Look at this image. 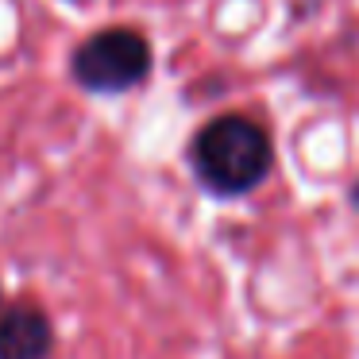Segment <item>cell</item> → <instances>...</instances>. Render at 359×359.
Instances as JSON below:
<instances>
[{
	"mask_svg": "<svg viewBox=\"0 0 359 359\" xmlns=\"http://www.w3.org/2000/svg\"><path fill=\"white\" fill-rule=\"evenodd\" d=\"M189 166L197 182L217 197H243L271 174L274 147L271 135L248 116H217L194 135Z\"/></svg>",
	"mask_w": 359,
	"mask_h": 359,
	"instance_id": "1",
	"label": "cell"
},
{
	"mask_svg": "<svg viewBox=\"0 0 359 359\" xmlns=\"http://www.w3.org/2000/svg\"><path fill=\"white\" fill-rule=\"evenodd\" d=\"M74 81L86 93H128L151 74V43L135 27H101L70 58Z\"/></svg>",
	"mask_w": 359,
	"mask_h": 359,
	"instance_id": "2",
	"label": "cell"
},
{
	"mask_svg": "<svg viewBox=\"0 0 359 359\" xmlns=\"http://www.w3.org/2000/svg\"><path fill=\"white\" fill-rule=\"evenodd\" d=\"M55 348V325L39 305H12L0 313V359H47Z\"/></svg>",
	"mask_w": 359,
	"mask_h": 359,
	"instance_id": "3",
	"label": "cell"
}]
</instances>
